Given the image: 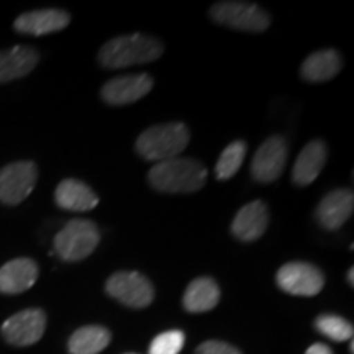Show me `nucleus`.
Listing matches in <instances>:
<instances>
[{"instance_id": "nucleus-1", "label": "nucleus", "mask_w": 354, "mask_h": 354, "mask_svg": "<svg viewBox=\"0 0 354 354\" xmlns=\"http://www.w3.org/2000/svg\"><path fill=\"white\" fill-rule=\"evenodd\" d=\"M165 53L158 38L143 33H130L115 37L99 51V63L109 69H123L131 66L148 64Z\"/></svg>"}, {"instance_id": "nucleus-2", "label": "nucleus", "mask_w": 354, "mask_h": 354, "mask_svg": "<svg viewBox=\"0 0 354 354\" xmlns=\"http://www.w3.org/2000/svg\"><path fill=\"white\" fill-rule=\"evenodd\" d=\"M205 166L190 158H174L156 162L148 172V180L159 192L194 194L207 183Z\"/></svg>"}, {"instance_id": "nucleus-3", "label": "nucleus", "mask_w": 354, "mask_h": 354, "mask_svg": "<svg viewBox=\"0 0 354 354\" xmlns=\"http://www.w3.org/2000/svg\"><path fill=\"white\" fill-rule=\"evenodd\" d=\"M190 140L189 128L180 122L162 123L145 130L136 140V151L146 161L156 162L179 158Z\"/></svg>"}, {"instance_id": "nucleus-4", "label": "nucleus", "mask_w": 354, "mask_h": 354, "mask_svg": "<svg viewBox=\"0 0 354 354\" xmlns=\"http://www.w3.org/2000/svg\"><path fill=\"white\" fill-rule=\"evenodd\" d=\"M100 241V232L91 220H71L55 236L53 246L56 254L66 263L86 259L95 251Z\"/></svg>"}, {"instance_id": "nucleus-5", "label": "nucleus", "mask_w": 354, "mask_h": 354, "mask_svg": "<svg viewBox=\"0 0 354 354\" xmlns=\"http://www.w3.org/2000/svg\"><path fill=\"white\" fill-rule=\"evenodd\" d=\"M210 17L215 24L250 33H263L271 25L268 12L248 2H218L212 6Z\"/></svg>"}, {"instance_id": "nucleus-6", "label": "nucleus", "mask_w": 354, "mask_h": 354, "mask_svg": "<svg viewBox=\"0 0 354 354\" xmlns=\"http://www.w3.org/2000/svg\"><path fill=\"white\" fill-rule=\"evenodd\" d=\"M105 290L110 297L130 308H146L154 300V287L143 274L118 271L107 279Z\"/></svg>"}, {"instance_id": "nucleus-7", "label": "nucleus", "mask_w": 354, "mask_h": 354, "mask_svg": "<svg viewBox=\"0 0 354 354\" xmlns=\"http://www.w3.org/2000/svg\"><path fill=\"white\" fill-rule=\"evenodd\" d=\"M279 289L299 297H313L320 294L325 286V277L317 266L302 261L287 263L277 271Z\"/></svg>"}, {"instance_id": "nucleus-8", "label": "nucleus", "mask_w": 354, "mask_h": 354, "mask_svg": "<svg viewBox=\"0 0 354 354\" xmlns=\"http://www.w3.org/2000/svg\"><path fill=\"white\" fill-rule=\"evenodd\" d=\"M38 180L37 165L17 161L0 169V202L19 205L33 192Z\"/></svg>"}, {"instance_id": "nucleus-9", "label": "nucleus", "mask_w": 354, "mask_h": 354, "mask_svg": "<svg viewBox=\"0 0 354 354\" xmlns=\"http://www.w3.org/2000/svg\"><path fill=\"white\" fill-rule=\"evenodd\" d=\"M46 330V315L39 308H26L7 318L2 325V336L13 346H32L41 339Z\"/></svg>"}, {"instance_id": "nucleus-10", "label": "nucleus", "mask_w": 354, "mask_h": 354, "mask_svg": "<svg viewBox=\"0 0 354 354\" xmlns=\"http://www.w3.org/2000/svg\"><path fill=\"white\" fill-rule=\"evenodd\" d=\"M287 154H289V146L282 136L274 135L266 140L251 161L253 179L261 184L274 183L284 171Z\"/></svg>"}, {"instance_id": "nucleus-11", "label": "nucleus", "mask_w": 354, "mask_h": 354, "mask_svg": "<svg viewBox=\"0 0 354 354\" xmlns=\"http://www.w3.org/2000/svg\"><path fill=\"white\" fill-rule=\"evenodd\" d=\"M153 77L149 74H133V76H120L105 82L100 94L110 105H128L138 102L148 95L153 88Z\"/></svg>"}, {"instance_id": "nucleus-12", "label": "nucleus", "mask_w": 354, "mask_h": 354, "mask_svg": "<svg viewBox=\"0 0 354 354\" xmlns=\"http://www.w3.org/2000/svg\"><path fill=\"white\" fill-rule=\"evenodd\" d=\"M354 210V194L349 189H336L326 194L318 203L317 221L328 232L339 230L349 220Z\"/></svg>"}, {"instance_id": "nucleus-13", "label": "nucleus", "mask_w": 354, "mask_h": 354, "mask_svg": "<svg viewBox=\"0 0 354 354\" xmlns=\"http://www.w3.org/2000/svg\"><path fill=\"white\" fill-rule=\"evenodd\" d=\"M71 24V15L59 8H43V10L26 12L20 15L13 24L19 33L43 37L66 28Z\"/></svg>"}, {"instance_id": "nucleus-14", "label": "nucleus", "mask_w": 354, "mask_h": 354, "mask_svg": "<svg viewBox=\"0 0 354 354\" xmlns=\"http://www.w3.org/2000/svg\"><path fill=\"white\" fill-rule=\"evenodd\" d=\"M269 225V210L264 202L254 201L238 210L232 221V233L236 240L251 243L261 238Z\"/></svg>"}, {"instance_id": "nucleus-15", "label": "nucleus", "mask_w": 354, "mask_h": 354, "mask_svg": "<svg viewBox=\"0 0 354 354\" xmlns=\"http://www.w3.org/2000/svg\"><path fill=\"white\" fill-rule=\"evenodd\" d=\"M38 264L30 258H17L0 268V292L7 295L32 289L38 279Z\"/></svg>"}, {"instance_id": "nucleus-16", "label": "nucleus", "mask_w": 354, "mask_h": 354, "mask_svg": "<svg viewBox=\"0 0 354 354\" xmlns=\"http://www.w3.org/2000/svg\"><path fill=\"white\" fill-rule=\"evenodd\" d=\"M326 154H328V149H326L325 141L312 140L308 145H305L292 169V183L300 187L312 184L325 167Z\"/></svg>"}, {"instance_id": "nucleus-17", "label": "nucleus", "mask_w": 354, "mask_h": 354, "mask_svg": "<svg viewBox=\"0 0 354 354\" xmlns=\"http://www.w3.org/2000/svg\"><path fill=\"white\" fill-rule=\"evenodd\" d=\"M56 205L69 212H88L99 203L97 194L77 179H64L55 190Z\"/></svg>"}, {"instance_id": "nucleus-18", "label": "nucleus", "mask_w": 354, "mask_h": 354, "mask_svg": "<svg viewBox=\"0 0 354 354\" xmlns=\"http://www.w3.org/2000/svg\"><path fill=\"white\" fill-rule=\"evenodd\" d=\"M38 53L30 46H12L0 51V84L25 77L38 64Z\"/></svg>"}, {"instance_id": "nucleus-19", "label": "nucleus", "mask_w": 354, "mask_h": 354, "mask_svg": "<svg viewBox=\"0 0 354 354\" xmlns=\"http://www.w3.org/2000/svg\"><path fill=\"white\" fill-rule=\"evenodd\" d=\"M220 302V287L212 277H198L184 292V308L190 313L210 312Z\"/></svg>"}, {"instance_id": "nucleus-20", "label": "nucleus", "mask_w": 354, "mask_h": 354, "mask_svg": "<svg viewBox=\"0 0 354 354\" xmlns=\"http://www.w3.org/2000/svg\"><path fill=\"white\" fill-rule=\"evenodd\" d=\"M343 61L336 50H322L310 55L304 61L300 74L308 82H325L333 79L342 71Z\"/></svg>"}, {"instance_id": "nucleus-21", "label": "nucleus", "mask_w": 354, "mask_h": 354, "mask_svg": "<svg viewBox=\"0 0 354 354\" xmlns=\"http://www.w3.org/2000/svg\"><path fill=\"white\" fill-rule=\"evenodd\" d=\"M112 335L99 325H87L76 330L68 342L69 354H99L110 344Z\"/></svg>"}, {"instance_id": "nucleus-22", "label": "nucleus", "mask_w": 354, "mask_h": 354, "mask_svg": "<svg viewBox=\"0 0 354 354\" xmlns=\"http://www.w3.org/2000/svg\"><path fill=\"white\" fill-rule=\"evenodd\" d=\"M246 156V143L241 140L233 141L227 148L223 149V153L220 154L218 161L215 165V176L220 180H228L240 171V167L245 161Z\"/></svg>"}, {"instance_id": "nucleus-23", "label": "nucleus", "mask_w": 354, "mask_h": 354, "mask_svg": "<svg viewBox=\"0 0 354 354\" xmlns=\"http://www.w3.org/2000/svg\"><path fill=\"white\" fill-rule=\"evenodd\" d=\"M317 330L326 338L333 339V342H348L353 339V325L343 317L333 315V313H325L315 320Z\"/></svg>"}, {"instance_id": "nucleus-24", "label": "nucleus", "mask_w": 354, "mask_h": 354, "mask_svg": "<svg viewBox=\"0 0 354 354\" xmlns=\"http://www.w3.org/2000/svg\"><path fill=\"white\" fill-rule=\"evenodd\" d=\"M185 344V335L180 330H171L158 335L149 344V354H179Z\"/></svg>"}, {"instance_id": "nucleus-25", "label": "nucleus", "mask_w": 354, "mask_h": 354, "mask_svg": "<svg viewBox=\"0 0 354 354\" xmlns=\"http://www.w3.org/2000/svg\"><path fill=\"white\" fill-rule=\"evenodd\" d=\"M196 354H241V351L225 342L210 339V342L198 344V348L196 349Z\"/></svg>"}, {"instance_id": "nucleus-26", "label": "nucleus", "mask_w": 354, "mask_h": 354, "mask_svg": "<svg viewBox=\"0 0 354 354\" xmlns=\"http://www.w3.org/2000/svg\"><path fill=\"white\" fill-rule=\"evenodd\" d=\"M305 354H333V351H331V348L326 346V344L315 343L305 351Z\"/></svg>"}, {"instance_id": "nucleus-27", "label": "nucleus", "mask_w": 354, "mask_h": 354, "mask_svg": "<svg viewBox=\"0 0 354 354\" xmlns=\"http://www.w3.org/2000/svg\"><path fill=\"white\" fill-rule=\"evenodd\" d=\"M353 272H354V269L351 268V269H349V271H348V281H349V286H354V279H353Z\"/></svg>"}, {"instance_id": "nucleus-28", "label": "nucleus", "mask_w": 354, "mask_h": 354, "mask_svg": "<svg viewBox=\"0 0 354 354\" xmlns=\"http://www.w3.org/2000/svg\"><path fill=\"white\" fill-rule=\"evenodd\" d=\"M349 353L354 354V344H353V339H351V343H349Z\"/></svg>"}, {"instance_id": "nucleus-29", "label": "nucleus", "mask_w": 354, "mask_h": 354, "mask_svg": "<svg viewBox=\"0 0 354 354\" xmlns=\"http://www.w3.org/2000/svg\"><path fill=\"white\" fill-rule=\"evenodd\" d=\"M127 354H135V353H127Z\"/></svg>"}]
</instances>
